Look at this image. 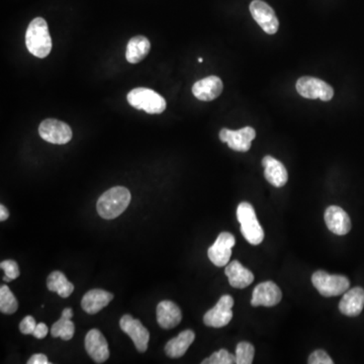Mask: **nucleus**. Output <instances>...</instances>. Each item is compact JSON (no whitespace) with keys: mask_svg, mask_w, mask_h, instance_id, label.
I'll use <instances>...</instances> for the list:
<instances>
[{"mask_svg":"<svg viewBox=\"0 0 364 364\" xmlns=\"http://www.w3.org/2000/svg\"><path fill=\"white\" fill-rule=\"evenodd\" d=\"M26 45L28 52L38 58H46L52 50V39L47 21L36 17L28 25L26 32Z\"/></svg>","mask_w":364,"mask_h":364,"instance_id":"obj_1","label":"nucleus"},{"mask_svg":"<svg viewBox=\"0 0 364 364\" xmlns=\"http://www.w3.org/2000/svg\"><path fill=\"white\" fill-rule=\"evenodd\" d=\"M131 193L123 186H115L108 189L97 202V213L106 220H113L121 215L131 202Z\"/></svg>","mask_w":364,"mask_h":364,"instance_id":"obj_2","label":"nucleus"},{"mask_svg":"<svg viewBox=\"0 0 364 364\" xmlns=\"http://www.w3.org/2000/svg\"><path fill=\"white\" fill-rule=\"evenodd\" d=\"M237 219L240 223L242 235L251 245H259L265 239V231L259 224L254 208L249 202H243L237 209Z\"/></svg>","mask_w":364,"mask_h":364,"instance_id":"obj_3","label":"nucleus"},{"mask_svg":"<svg viewBox=\"0 0 364 364\" xmlns=\"http://www.w3.org/2000/svg\"><path fill=\"white\" fill-rule=\"evenodd\" d=\"M128 104L137 110H143L150 115H159L166 110V100L156 91L145 87L133 89L126 97Z\"/></svg>","mask_w":364,"mask_h":364,"instance_id":"obj_4","label":"nucleus"},{"mask_svg":"<svg viewBox=\"0 0 364 364\" xmlns=\"http://www.w3.org/2000/svg\"><path fill=\"white\" fill-rule=\"evenodd\" d=\"M312 282L322 296H337L349 289L350 281L346 276L329 274L324 270H318L312 276Z\"/></svg>","mask_w":364,"mask_h":364,"instance_id":"obj_5","label":"nucleus"},{"mask_svg":"<svg viewBox=\"0 0 364 364\" xmlns=\"http://www.w3.org/2000/svg\"><path fill=\"white\" fill-rule=\"evenodd\" d=\"M296 91L303 97L309 99H321L329 102L334 97V90L326 82L319 78L304 76L296 82Z\"/></svg>","mask_w":364,"mask_h":364,"instance_id":"obj_6","label":"nucleus"},{"mask_svg":"<svg viewBox=\"0 0 364 364\" xmlns=\"http://www.w3.org/2000/svg\"><path fill=\"white\" fill-rule=\"evenodd\" d=\"M39 134L43 140L56 145H64L72 139L70 126L64 122L55 119H47L43 121L39 126Z\"/></svg>","mask_w":364,"mask_h":364,"instance_id":"obj_7","label":"nucleus"},{"mask_svg":"<svg viewBox=\"0 0 364 364\" xmlns=\"http://www.w3.org/2000/svg\"><path fill=\"white\" fill-rule=\"evenodd\" d=\"M220 140L228 144L229 148L237 152H247L251 148L252 141L256 137V131L251 126H245L238 131L222 128Z\"/></svg>","mask_w":364,"mask_h":364,"instance_id":"obj_8","label":"nucleus"},{"mask_svg":"<svg viewBox=\"0 0 364 364\" xmlns=\"http://www.w3.org/2000/svg\"><path fill=\"white\" fill-rule=\"evenodd\" d=\"M250 12L254 21L267 34L274 35L278 32L280 21L274 8L268 6L267 2L262 0H253L250 4Z\"/></svg>","mask_w":364,"mask_h":364,"instance_id":"obj_9","label":"nucleus"},{"mask_svg":"<svg viewBox=\"0 0 364 364\" xmlns=\"http://www.w3.org/2000/svg\"><path fill=\"white\" fill-rule=\"evenodd\" d=\"M233 306H234V300L232 296L228 294L222 296L217 305L204 314V324L213 328L227 326L233 318Z\"/></svg>","mask_w":364,"mask_h":364,"instance_id":"obj_10","label":"nucleus"},{"mask_svg":"<svg viewBox=\"0 0 364 364\" xmlns=\"http://www.w3.org/2000/svg\"><path fill=\"white\" fill-rule=\"evenodd\" d=\"M235 243H236V240L231 233H221L215 243L208 250V256L211 262L218 267L228 265L231 256H232V248L234 247Z\"/></svg>","mask_w":364,"mask_h":364,"instance_id":"obj_11","label":"nucleus"},{"mask_svg":"<svg viewBox=\"0 0 364 364\" xmlns=\"http://www.w3.org/2000/svg\"><path fill=\"white\" fill-rule=\"evenodd\" d=\"M122 330L131 337L139 352H145L149 343V331L142 325L139 320L134 319L132 316L125 315L119 321Z\"/></svg>","mask_w":364,"mask_h":364,"instance_id":"obj_12","label":"nucleus"},{"mask_svg":"<svg viewBox=\"0 0 364 364\" xmlns=\"http://www.w3.org/2000/svg\"><path fill=\"white\" fill-rule=\"evenodd\" d=\"M282 298L280 287L274 281L259 283L253 291L251 305L253 307L276 306Z\"/></svg>","mask_w":364,"mask_h":364,"instance_id":"obj_13","label":"nucleus"},{"mask_svg":"<svg viewBox=\"0 0 364 364\" xmlns=\"http://www.w3.org/2000/svg\"><path fill=\"white\" fill-rule=\"evenodd\" d=\"M85 349L97 363H104L110 357L108 341L97 329H93L85 337Z\"/></svg>","mask_w":364,"mask_h":364,"instance_id":"obj_14","label":"nucleus"},{"mask_svg":"<svg viewBox=\"0 0 364 364\" xmlns=\"http://www.w3.org/2000/svg\"><path fill=\"white\" fill-rule=\"evenodd\" d=\"M325 222L331 232L344 236L351 230V220L343 209L337 206H331L325 211Z\"/></svg>","mask_w":364,"mask_h":364,"instance_id":"obj_15","label":"nucleus"},{"mask_svg":"<svg viewBox=\"0 0 364 364\" xmlns=\"http://www.w3.org/2000/svg\"><path fill=\"white\" fill-rule=\"evenodd\" d=\"M223 88L224 84L221 78L211 75L196 82L193 86V93L202 102H211L220 97Z\"/></svg>","mask_w":364,"mask_h":364,"instance_id":"obj_16","label":"nucleus"},{"mask_svg":"<svg viewBox=\"0 0 364 364\" xmlns=\"http://www.w3.org/2000/svg\"><path fill=\"white\" fill-rule=\"evenodd\" d=\"M364 308V289L363 287H353L344 293L340 300L339 309L343 315L356 317Z\"/></svg>","mask_w":364,"mask_h":364,"instance_id":"obj_17","label":"nucleus"},{"mask_svg":"<svg viewBox=\"0 0 364 364\" xmlns=\"http://www.w3.org/2000/svg\"><path fill=\"white\" fill-rule=\"evenodd\" d=\"M265 167V176L270 184L276 187H282L289 180V173L285 165L272 156H265L262 159Z\"/></svg>","mask_w":364,"mask_h":364,"instance_id":"obj_18","label":"nucleus"},{"mask_svg":"<svg viewBox=\"0 0 364 364\" xmlns=\"http://www.w3.org/2000/svg\"><path fill=\"white\" fill-rule=\"evenodd\" d=\"M182 311L173 302L163 300L157 306V321L161 328H174L182 322Z\"/></svg>","mask_w":364,"mask_h":364,"instance_id":"obj_19","label":"nucleus"},{"mask_svg":"<svg viewBox=\"0 0 364 364\" xmlns=\"http://www.w3.org/2000/svg\"><path fill=\"white\" fill-rule=\"evenodd\" d=\"M224 274L228 276L229 283L235 289H245L254 281V274L237 260L227 265Z\"/></svg>","mask_w":364,"mask_h":364,"instance_id":"obj_20","label":"nucleus"},{"mask_svg":"<svg viewBox=\"0 0 364 364\" xmlns=\"http://www.w3.org/2000/svg\"><path fill=\"white\" fill-rule=\"evenodd\" d=\"M113 298V294L104 289H91L85 294L82 300V307L86 313L95 315L108 306Z\"/></svg>","mask_w":364,"mask_h":364,"instance_id":"obj_21","label":"nucleus"},{"mask_svg":"<svg viewBox=\"0 0 364 364\" xmlns=\"http://www.w3.org/2000/svg\"><path fill=\"white\" fill-rule=\"evenodd\" d=\"M151 49V43L146 37L136 36L128 41L126 46V58L132 64L143 61Z\"/></svg>","mask_w":364,"mask_h":364,"instance_id":"obj_22","label":"nucleus"},{"mask_svg":"<svg viewBox=\"0 0 364 364\" xmlns=\"http://www.w3.org/2000/svg\"><path fill=\"white\" fill-rule=\"evenodd\" d=\"M195 334L193 331H183L178 337L170 340L165 346V352L171 358H180L191 347V344L195 341Z\"/></svg>","mask_w":364,"mask_h":364,"instance_id":"obj_23","label":"nucleus"},{"mask_svg":"<svg viewBox=\"0 0 364 364\" xmlns=\"http://www.w3.org/2000/svg\"><path fill=\"white\" fill-rule=\"evenodd\" d=\"M73 317V312L71 309H64L62 317L53 324L51 328V334L54 338L60 337L64 341H69L75 333V325L71 321Z\"/></svg>","mask_w":364,"mask_h":364,"instance_id":"obj_24","label":"nucleus"},{"mask_svg":"<svg viewBox=\"0 0 364 364\" xmlns=\"http://www.w3.org/2000/svg\"><path fill=\"white\" fill-rule=\"evenodd\" d=\"M47 287L49 291L57 293L61 298H68L74 291L73 283L67 280L61 271H53L47 278Z\"/></svg>","mask_w":364,"mask_h":364,"instance_id":"obj_25","label":"nucleus"},{"mask_svg":"<svg viewBox=\"0 0 364 364\" xmlns=\"http://www.w3.org/2000/svg\"><path fill=\"white\" fill-rule=\"evenodd\" d=\"M17 308H19V303L15 294L12 293L10 287L2 285L0 287V311L1 313L12 315L17 311Z\"/></svg>","mask_w":364,"mask_h":364,"instance_id":"obj_26","label":"nucleus"},{"mask_svg":"<svg viewBox=\"0 0 364 364\" xmlns=\"http://www.w3.org/2000/svg\"><path fill=\"white\" fill-rule=\"evenodd\" d=\"M255 348L249 342H240L236 347V363L251 364L254 359Z\"/></svg>","mask_w":364,"mask_h":364,"instance_id":"obj_27","label":"nucleus"},{"mask_svg":"<svg viewBox=\"0 0 364 364\" xmlns=\"http://www.w3.org/2000/svg\"><path fill=\"white\" fill-rule=\"evenodd\" d=\"M202 364H234L236 356L228 350L221 349L213 353L209 358L204 359Z\"/></svg>","mask_w":364,"mask_h":364,"instance_id":"obj_28","label":"nucleus"},{"mask_svg":"<svg viewBox=\"0 0 364 364\" xmlns=\"http://www.w3.org/2000/svg\"><path fill=\"white\" fill-rule=\"evenodd\" d=\"M0 267H1L2 270H4V274H4L3 280L6 281L14 280L15 278H19V274H21L19 265L14 260L2 261L0 263Z\"/></svg>","mask_w":364,"mask_h":364,"instance_id":"obj_29","label":"nucleus"},{"mask_svg":"<svg viewBox=\"0 0 364 364\" xmlns=\"http://www.w3.org/2000/svg\"><path fill=\"white\" fill-rule=\"evenodd\" d=\"M308 363L309 364H333L331 357L327 354L326 351L316 350L309 355Z\"/></svg>","mask_w":364,"mask_h":364,"instance_id":"obj_30","label":"nucleus"},{"mask_svg":"<svg viewBox=\"0 0 364 364\" xmlns=\"http://www.w3.org/2000/svg\"><path fill=\"white\" fill-rule=\"evenodd\" d=\"M36 326L37 323L36 320L34 319V317H32V316H27V317L23 318V321L19 324V331L25 335L32 334Z\"/></svg>","mask_w":364,"mask_h":364,"instance_id":"obj_31","label":"nucleus"},{"mask_svg":"<svg viewBox=\"0 0 364 364\" xmlns=\"http://www.w3.org/2000/svg\"><path fill=\"white\" fill-rule=\"evenodd\" d=\"M48 332H49V329H48L47 325L44 324V323H39V324H37L32 335L38 338V339H43V338L47 336Z\"/></svg>","mask_w":364,"mask_h":364,"instance_id":"obj_32","label":"nucleus"},{"mask_svg":"<svg viewBox=\"0 0 364 364\" xmlns=\"http://www.w3.org/2000/svg\"><path fill=\"white\" fill-rule=\"evenodd\" d=\"M50 363L48 361V357L42 353H39V354H34L30 359L28 361V364H48Z\"/></svg>","mask_w":364,"mask_h":364,"instance_id":"obj_33","label":"nucleus"},{"mask_svg":"<svg viewBox=\"0 0 364 364\" xmlns=\"http://www.w3.org/2000/svg\"><path fill=\"white\" fill-rule=\"evenodd\" d=\"M8 217H10V213H8V209L3 204H1L0 206V221H6V220L8 219Z\"/></svg>","mask_w":364,"mask_h":364,"instance_id":"obj_34","label":"nucleus"},{"mask_svg":"<svg viewBox=\"0 0 364 364\" xmlns=\"http://www.w3.org/2000/svg\"><path fill=\"white\" fill-rule=\"evenodd\" d=\"M202 61H204L202 60V58H198V62L202 63Z\"/></svg>","mask_w":364,"mask_h":364,"instance_id":"obj_35","label":"nucleus"}]
</instances>
